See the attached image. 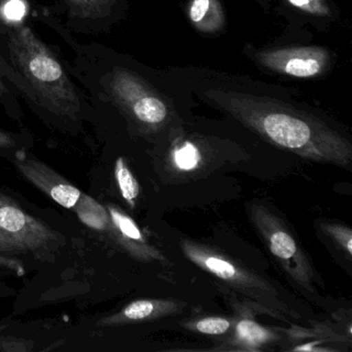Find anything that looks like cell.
<instances>
[{
    "instance_id": "6da1fadb",
    "label": "cell",
    "mask_w": 352,
    "mask_h": 352,
    "mask_svg": "<svg viewBox=\"0 0 352 352\" xmlns=\"http://www.w3.org/2000/svg\"><path fill=\"white\" fill-rule=\"evenodd\" d=\"M204 96L276 147L312 162L351 164L349 140L313 115L265 96L223 90H208Z\"/></svg>"
},
{
    "instance_id": "7a4b0ae2",
    "label": "cell",
    "mask_w": 352,
    "mask_h": 352,
    "mask_svg": "<svg viewBox=\"0 0 352 352\" xmlns=\"http://www.w3.org/2000/svg\"><path fill=\"white\" fill-rule=\"evenodd\" d=\"M183 254L195 265L217 278L228 287L252 300L259 309L284 322H309L300 305L277 286L257 275L240 261L219 250L184 239L180 242Z\"/></svg>"
},
{
    "instance_id": "3957f363",
    "label": "cell",
    "mask_w": 352,
    "mask_h": 352,
    "mask_svg": "<svg viewBox=\"0 0 352 352\" xmlns=\"http://www.w3.org/2000/svg\"><path fill=\"white\" fill-rule=\"evenodd\" d=\"M8 45L14 65L36 100L56 114L74 116L80 102L75 87L53 53L26 26L13 25Z\"/></svg>"
},
{
    "instance_id": "277c9868",
    "label": "cell",
    "mask_w": 352,
    "mask_h": 352,
    "mask_svg": "<svg viewBox=\"0 0 352 352\" xmlns=\"http://www.w3.org/2000/svg\"><path fill=\"white\" fill-rule=\"evenodd\" d=\"M250 214L253 224L282 269L298 287L316 294L314 267L285 222L263 203L251 204Z\"/></svg>"
},
{
    "instance_id": "5b68a950",
    "label": "cell",
    "mask_w": 352,
    "mask_h": 352,
    "mask_svg": "<svg viewBox=\"0 0 352 352\" xmlns=\"http://www.w3.org/2000/svg\"><path fill=\"white\" fill-rule=\"evenodd\" d=\"M113 100L142 125L157 129L168 119L164 100L133 72L116 69L107 83Z\"/></svg>"
},
{
    "instance_id": "8992f818",
    "label": "cell",
    "mask_w": 352,
    "mask_h": 352,
    "mask_svg": "<svg viewBox=\"0 0 352 352\" xmlns=\"http://www.w3.org/2000/svg\"><path fill=\"white\" fill-rule=\"evenodd\" d=\"M255 60L281 75L310 79L323 75L331 65V53L322 47H294L255 53Z\"/></svg>"
},
{
    "instance_id": "52a82bcc",
    "label": "cell",
    "mask_w": 352,
    "mask_h": 352,
    "mask_svg": "<svg viewBox=\"0 0 352 352\" xmlns=\"http://www.w3.org/2000/svg\"><path fill=\"white\" fill-rule=\"evenodd\" d=\"M0 230L18 247L32 250L54 239L52 230L22 211L3 195H0Z\"/></svg>"
},
{
    "instance_id": "ba28073f",
    "label": "cell",
    "mask_w": 352,
    "mask_h": 352,
    "mask_svg": "<svg viewBox=\"0 0 352 352\" xmlns=\"http://www.w3.org/2000/svg\"><path fill=\"white\" fill-rule=\"evenodd\" d=\"M18 168L36 186L40 187L47 195H50L57 204L71 209L81 197L79 189L69 184L67 180L47 168L44 164L32 160H25L17 164Z\"/></svg>"
},
{
    "instance_id": "9c48e42d",
    "label": "cell",
    "mask_w": 352,
    "mask_h": 352,
    "mask_svg": "<svg viewBox=\"0 0 352 352\" xmlns=\"http://www.w3.org/2000/svg\"><path fill=\"white\" fill-rule=\"evenodd\" d=\"M182 302L174 300H139L127 305L120 313L106 319V324L156 320L180 312Z\"/></svg>"
},
{
    "instance_id": "30bf717a",
    "label": "cell",
    "mask_w": 352,
    "mask_h": 352,
    "mask_svg": "<svg viewBox=\"0 0 352 352\" xmlns=\"http://www.w3.org/2000/svg\"><path fill=\"white\" fill-rule=\"evenodd\" d=\"M109 212H110L113 224L131 252L146 261L154 259L160 263L166 261V257L160 251L149 246L139 226L129 216L114 207H109Z\"/></svg>"
},
{
    "instance_id": "8fae6325",
    "label": "cell",
    "mask_w": 352,
    "mask_h": 352,
    "mask_svg": "<svg viewBox=\"0 0 352 352\" xmlns=\"http://www.w3.org/2000/svg\"><path fill=\"white\" fill-rule=\"evenodd\" d=\"M188 18L193 28L201 34H216L226 24V16L219 0H191Z\"/></svg>"
},
{
    "instance_id": "7c38bea8",
    "label": "cell",
    "mask_w": 352,
    "mask_h": 352,
    "mask_svg": "<svg viewBox=\"0 0 352 352\" xmlns=\"http://www.w3.org/2000/svg\"><path fill=\"white\" fill-rule=\"evenodd\" d=\"M236 340L240 344H243L246 349L257 350L261 346L269 345L277 341L278 337L265 329L263 325L258 324L251 319L244 318L238 321L234 327Z\"/></svg>"
},
{
    "instance_id": "4fadbf2b",
    "label": "cell",
    "mask_w": 352,
    "mask_h": 352,
    "mask_svg": "<svg viewBox=\"0 0 352 352\" xmlns=\"http://www.w3.org/2000/svg\"><path fill=\"white\" fill-rule=\"evenodd\" d=\"M77 211L82 221L90 228L104 230L108 226L109 215L106 210L90 197H84L83 201L78 206Z\"/></svg>"
},
{
    "instance_id": "5bb4252c",
    "label": "cell",
    "mask_w": 352,
    "mask_h": 352,
    "mask_svg": "<svg viewBox=\"0 0 352 352\" xmlns=\"http://www.w3.org/2000/svg\"><path fill=\"white\" fill-rule=\"evenodd\" d=\"M115 175L118 182L119 188L122 193L123 199L131 206L135 207V199L139 197L140 186L135 176L131 174L129 168L122 157L118 158L115 166Z\"/></svg>"
},
{
    "instance_id": "9a60e30c",
    "label": "cell",
    "mask_w": 352,
    "mask_h": 352,
    "mask_svg": "<svg viewBox=\"0 0 352 352\" xmlns=\"http://www.w3.org/2000/svg\"><path fill=\"white\" fill-rule=\"evenodd\" d=\"M186 327L204 335L221 336L232 329V321L224 317H206L199 320L191 321L187 323Z\"/></svg>"
},
{
    "instance_id": "2e32d148",
    "label": "cell",
    "mask_w": 352,
    "mask_h": 352,
    "mask_svg": "<svg viewBox=\"0 0 352 352\" xmlns=\"http://www.w3.org/2000/svg\"><path fill=\"white\" fill-rule=\"evenodd\" d=\"M321 230L327 236L333 240L336 245L340 247L349 256L352 254V230L342 224L322 222Z\"/></svg>"
},
{
    "instance_id": "e0dca14e",
    "label": "cell",
    "mask_w": 352,
    "mask_h": 352,
    "mask_svg": "<svg viewBox=\"0 0 352 352\" xmlns=\"http://www.w3.org/2000/svg\"><path fill=\"white\" fill-rule=\"evenodd\" d=\"M174 160L180 170H195L201 160V154L195 146L186 144L175 152Z\"/></svg>"
},
{
    "instance_id": "ac0fdd59",
    "label": "cell",
    "mask_w": 352,
    "mask_h": 352,
    "mask_svg": "<svg viewBox=\"0 0 352 352\" xmlns=\"http://www.w3.org/2000/svg\"><path fill=\"white\" fill-rule=\"evenodd\" d=\"M290 6L305 13L317 17H329L331 15V7L327 0H286Z\"/></svg>"
},
{
    "instance_id": "d6986e66",
    "label": "cell",
    "mask_w": 352,
    "mask_h": 352,
    "mask_svg": "<svg viewBox=\"0 0 352 352\" xmlns=\"http://www.w3.org/2000/svg\"><path fill=\"white\" fill-rule=\"evenodd\" d=\"M109 1L110 0H67L72 11L84 17L100 15Z\"/></svg>"
},
{
    "instance_id": "ffe728a7",
    "label": "cell",
    "mask_w": 352,
    "mask_h": 352,
    "mask_svg": "<svg viewBox=\"0 0 352 352\" xmlns=\"http://www.w3.org/2000/svg\"><path fill=\"white\" fill-rule=\"evenodd\" d=\"M1 16L12 26L17 25L23 20L26 14V6L22 0H9L1 8Z\"/></svg>"
},
{
    "instance_id": "44dd1931",
    "label": "cell",
    "mask_w": 352,
    "mask_h": 352,
    "mask_svg": "<svg viewBox=\"0 0 352 352\" xmlns=\"http://www.w3.org/2000/svg\"><path fill=\"white\" fill-rule=\"evenodd\" d=\"M0 75L5 76L12 83L18 86V88H19L22 92H25L26 96H30L32 100H36V96L32 94V89H30V86L26 83L23 77L20 76V74L17 73L13 67H10V65L6 63L3 57H0Z\"/></svg>"
},
{
    "instance_id": "7402d4cb",
    "label": "cell",
    "mask_w": 352,
    "mask_h": 352,
    "mask_svg": "<svg viewBox=\"0 0 352 352\" xmlns=\"http://www.w3.org/2000/svg\"><path fill=\"white\" fill-rule=\"evenodd\" d=\"M14 140L7 133L0 131V148L13 147Z\"/></svg>"
},
{
    "instance_id": "603a6c76",
    "label": "cell",
    "mask_w": 352,
    "mask_h": 352,
    "mask_svg": "<svg viewBox=\"0 0 352 352\" xmlns=\"http://www.w3.org/2000/svg\"><path fill=\"white\" fill-rule=\"evenodd\" d=\"M8 94L7 87L3 84V80L0 79V98H3Z\"/></svg>"
}]
</instances>
